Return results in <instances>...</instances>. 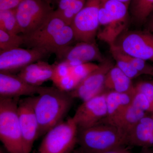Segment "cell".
Segmentation results:
<instances>
[{
    "label": "cell",
    "mask_w": 153,
    "mask_h": 153,
    "mask_svg": "<svg viewBox=\"0 0 153 153\" xmlns=\"http://www.w3.org/2000/svg\"><path fill=\"white\" fill-rule=\"evenodd\" d=\"M74 99L69 92L55 87L41 86L33 96V108L39 124V137L64 120Z\"/></svg>",
    "instance_id": "obj_1"
},
{
    "label": "cell",
    "mask_w": 153,
    "mask_h": 153,
    "mask_svg": "<svg viewBox=\"0 0 153 153\" xmlns=\"http://www.w3.org/2000/svg\"><path fill=\"white\" fill-rule=\"evenodd\" d=\"M77 144L85 153H102L127 145V137L115 126L101 123L78 129Z\"/></svg>",
    "instance_id": "obj_2"
},
{
    "label": "cell",
    "mask_w": 153,
    "mask_h": 153,
    "mask_svg": "<svg viewBox=\"0 0 153 153\" xmlns=\"http://www.w3.org/2000/svg\"><path fill=\"white\" fill-rule=\"evenodd\" d=\"M129 4L117 0H100L99 11L100 25L103 27L97 36L109 47L125 30L128 22Z\"/></svg>",
    "instance_id": "obj_3"
},
{
    "label": "cell",
    "mask_w": 153,
    "mask_h": 153,
    "mask_svg": "<svg viewBox=\"0 0 153 153\" xmlns=\"http://www.w3.org/2000/svg\"><path fill=\"white\" fill-rule=\"evenodd\" d=\"M19 100L0 97V140L10 153H25L18 114Z\"/></svg>",
    "instance_id": "obj_4"
},
{
    "label": "cell",
    "mask_w": 153,
    "mask_h": 153,
    "mask_svg": "<svg viewBox=\"0 0 153 153\" xmlns=\"http://www.w3.org/2000/svg\"><path fill=\"white\" fill-rule=\"evenodd\" d=\"M78 128L72 117L53 127L44 135L39 153H71L77 144Z\"/></svg>",
    "instance_id": "obj_5"
},
{
    "label": "cell",
    "mask_w": 153,
    "mask_h": 153,
    "mask_svg": "<svg viewBox=\"0 0 153 153\" xmlns=\"http://www.w3.org/2000/svg\"><path fill=\"white\" fill-rule=\"evenodd\" d=\"M15 10L21 33L26 35L41 27L54 10L44 0H24Z\"/></svg>",
    "instance_id": "obj_6"
},
{
    "label": "cell",
    "mask_w": 153,
    "mask_h": 153,
    "mask_svg": "<svg viewBox=\"0 0 153 153\" xmlns=\"http://www.w3.org/2000/svg\"><path fill=\"white\" fill-rule=\"evenodd\" d=\"M112 46L126 55L153 62V34L148 30L124 31Z\"/></svg>",
    "instance_id": "obj_7"
},
{
    "label": "cell",
    "mask_w": 153,
    "mask_h": 153,
    "mask_svg": "<svg viewBox=\"0 0 153 153\" xmlns=\"http://www.w3.org/2000/svg\"><path fill=\"white\" fill-rule=\"evenodd\" d=\"M100 0H87L85 6L74 17L71 25L75 41L94 42L99 27V11Z\"/></svg>",
    "instance_id": "obj_8"
},
{
    "label": "cell",
    "mask_w": 153,
    "mask_h": 153,
    "mask_svg": "<svg viewBox=\"0 0 153 153\" xmlns=\"http://www.w3.org/2000/svg\"><path fill=\"white\" fill-rule=\"evenodd\" d=\"M49 54L44 49L37 48L0 50V72H19L31 63L43 60Z\"/></svg>",
    "instance_id": "obj_9"
},
{
    "label": "cell",
    "mask_w": 153,
    "mask_h": 153,
    "mask_svg": "<svg viewBox=\"0 0 153 153\" xmlns=\"http://www.w3.org/2000/svg\"><path fill=\"white\" fill-rule=\"evenodd\" d=\"M106 91L82 102L77 108L72 118L78 129L86 128L101 123L106 118Z\"/></svg>",
    "instance_id": "obj_10"
},
{
    "label": "cell",
    "mask_w": 153,
    "mask_h": 153,
    "mask_svg": "<svg viewBox=\"0 0 153 153\" xmlns=\"http://www.w3.org/2000/svg\"><path fill=\"white\" fill-rule=\"evenodd\" d=\"M114 65L111 60L105 59L69 93L74 99H79L83 102L104 92L107 74Z\"/></svg>",
    "instance_id": "obj_11"
},
{
    "label": "cell",
    "mask_w": 153,
    "mask_h": 153,
    "mask_svg": "<svg viewBox=\"0 0 153 153\" xmlns=\"http://www.w3.org/2000/svg\"><path fill=\"white\" fill-rule=\"evenodd\" d=\"M18 114L25 153H30L39 138V124L33 108V96L19 100Z\"/></svg>",
    "instance_id": "obj_12"
},
{
    "label": "cell",
    "mask_w": 153,
    "mask_h": 153,
    "mask_svg": "<svg viewBox=\"0 0 153 153\" xmlns=\"http://www.w3.org/2000/svg\"><path fill=\"white\" fill-rule=\"evenodd\" d=\"M58 63H67L71 66L90 63L103 62L105 60L95 42H78L69 46L56 56Z\"/></svg>",
    "instance_id": "obj_13"
},
{
    "label": "cell",
    "mask_w": 153,
    "mask_h": 153,
    "mask_svg": "<svg viewBox=\"0 0 153 153\" xmlns=\"http://www.w3.org/2000/svg\"><path fill=\"white\" fill-rule=\"evenodd\" d=\"M66 25L56 10H54L41 27L30 34L22 35L24 44L30 48L42 49Z\"/></svg>",
    "instance_id": "obj_14"
},
{
    "label": "cell",
    "mask_w": 153,
    "mask_h": 153,
    "mask_svg": "<svg viewBox=\"0 0 153 153\" xmlns=\"http://www.w3.org/2000/svg\"><path fill=\"white\" fill-rule=\"evenodd\" d=\"M41 86L30 85L18 75L0 72V97L18 98L32 97L39 93Z\"/></svg>",
    "instance_id": "obj_15"
},
{
    "label": "cell",
    "mask_w": 153,
    "mask_h": 153,
    "mask_svg": "<svg viewBox=\"0 0 153 153\" xmlns=\"http://www.w3.org/2000/svg\"><path fill=\"white\" fill-rule=\"evenodd\" d=\"M55 66V64L40 60L22 68L17 75L30 85L40 86L46 81L52 80Z\"/></svg>",
    "instance_id": "obj_16"
},
{
    "label": "cell",
    "mask_w": 153,
    "mask_h": 153,
    "mask_svg": "<svg viewBox=\"0 0 153 153\" xmlns=\"http://www.w3.org/2000/svg\"><path fill=\"white\" fill-rule=\"evenodd\" d=\"M127 145L142 148H153V117L142 118L127 136Z\"/></svg>",
    "instance_id": "obj_17"
},
{
    "label": "cell",
    "mask_w": 153,
    "mask_h": 153,
    "mask_svg": "<svg viewBox=\"0 0 153 153\" xmlns=\"http://www.w3.org/2000/svg\"><path fill=\"white\" fill-rule=\"evenodd\" d=\"M134 94L106 91L107 114L102 123L111 124L132 104Z\"/></svg>",
    "instance_id": "obj_18"
},
{
    "label": "cell",
    "mask_w": 153,
    "mask_h": 153,
    "mask_svg": "<svg viewBox=\"0 0 153 153\" xmlns=\"http://www.w3.org/2000/svg\"><path fill=\"white\" fill-rule=\"evenodd\" d=\"M105 88L121 93L134 94L135 85L132 79L127 76L116 65L110 69L107 74L104 83Z\"/></svg>",
    "instance_id": "obj_19"
},
{
    "label": "cell",
    "mask_w": 153,
    "mask_h": 153,
    "mask_svg": "<svg viewBox=\"0 0 153 153\" xmlns=\"http://www.w3.org/2000/svg\"><path fill=\"white\" fill-rule=\"evenodd\" d=\"M147 113L132 104L111 125L116 127L126 136Z\"/></svg>",
    "instance_id": "obj_20"
},
{
    "label": "cell",
    "mask_w": 153,
    "mask_h": 153,
    "mask_svg": "<svg viewBox=\"0 0 153 153\" xmlns=\"http://www.w3.org/2000/svg\"><path fill=\"white\" fill-rule=\"evenodd\" d=\"M129 6L134 21L142 25L153 12V0H131Z\"/></svg>",
    "instance_id": "obj_21"
},
{
    "label": "cell",
    "mask_w": 153,
    "mask_h": 153,
    "mask_svg": "<svg viewBox=\"0 0 153 153\" xmlns=\"http://www.w3.org/2000/svg\"><path fill=\"white\" fill-rule=\"evenodd\" d=\"M0 30L12 34L21 33L15 9L0 10Z\"/></svg>",
    "instance_id": "obj_22"
},
{
    "label": "cell",
    "mask_w": 153,
    "mask_h": 153,
    "mask_svg": "<svg viewBox=\"0 0 153 153\" xmlns=\"http://www.w3.org/2000/svg\"><path fill=\"white\" fill-rule=\"evenodd\" d=\"M110 49L111 55L115 60L116 65L130 79H134L142 75L129 62L123 57L119 50L113 46L110 47Z\"/></svg>",
    "instance_id": "obj_23"
},
{
    "label": "cell",
    "mask_w": 153,
    "mask_h": 153,
    "mask_svg": "<svg viewBox=\"0 0 153 153\" xmlns=\"http://www.w3.org/2000/svg\"><path fill=\"white\" fill-rule=\"evenodd\" d=\"M24 44L22 35L12 34L0 30V50L6 51L20 47Z\"/></svg>",
    "instance_id": "obj_24"
},
{
    "label": "cell",
    "mask_w": 153,
    "mask_h": 153,
    "mask_svg": "<svg viewBox=\"0 0 153 153\" xmlns=\"http://www.w3.org/2000/svg\"><path fill=\"white\" fill-rule=\"evenodd\" d=\"M87 0H75L63 10L56 12L60 15L66 25H70L75 16L85 6Z\"/></svg>",
    "instance_id": "obj_25"
},
{
    "label": "cell",
    "mask_w": 153,
    "mask_h": 153,
    "mask_svg": "<svg viewBox=\"0 0 153 153\" xmlns=\"http://www.w3.org/2000/svg\"><path fill=\"white\" fill-rule=\"evenodd\" d=\"M120 52L123 57L129 62L141 75L153 76V66L148 63L146 61L137 57H132Z\"/></svg>",
    "instance_id": "obj_26"
},
{
    "label": "cell",
    "mask_w": 153,
    "mask_h": 153,
    "mask_svg": "<svg viewBox=\"0 0 153 153\" xmlns=\"http://www.w3.org/2000/svg\"><path fill=\"white\" fill-rule=\"evenodd\" d=\"M136 91L144 94L147 97L151 107L150 115L153 117V80L140 81L135 85Z\"/></svg>",
    "instance_id": "obj_27"
},
{
    "label": "cell",
    "mask_w": 153,
    "mask_h": 153,
    "mask_svg": "<svg viewBox=\"0 0 153 153\" xmlns=\"http://www.w3.org/2000/svg\"><path fill=\"white\" fill-rule=\"evenodd\" d=\"M24 0H0V10H15Z\"/></svg>",
    "instance_id": "obj_28"
},
{
    "label": "cell",
    "mask_w": 153,
    "mask_h": 153,
    "mask_svg": "<svg viewBox=\"0 0 153 153\" xmlns=\"http://www.w3.org/2000/svg\"><path fill=\"white\" fill-rule=\"evenodd\" d=\"M75 0H60L57 4L56 10L61 11L66 8Z\"/></svg>",
    "instance_id": "obj_29"
},
{
    "label": "cell",
    "mask_w": 153,
    "mask_h": 153,
    "mask_svg": "<svg viewBox=\"0 0 153 153\" xmlns=\"http://www.w3.org/2000/svg\"><path fill=\"white\" fill-rule=\"evenodd\" d=\"M102 153H131L125 146L120 147Z\"/></svg>",
    "instance_id": "obj_30"
},
{
    "label": "cell",
    "mask_w": 153,
    "mask_h": 153,
    "mask_svg": "<svg viewBox=\"0 0 153 153\" xmlns=\"http://www.w3.org/2000/svg\"><path fill=\"white\" fill-rule=\"evenodd\" d=\"M148 31L153 34V16L149 21L148 24Z\"/></svg>",
    "instance_id": "obj_31"
},
{
    "label": "cell",
    "mask_w": 153,
    "mask_h": 153,
    "mask_svg": "<svg viewBox=\"0 0 153 153\" xmlns=\"http://www.w3.org/2000/svg\"><path fill=\"white\" fill-rule=\"evenodd\" d=\"M140 153H153V148H142Z\"/></svg>",
    "instance_id": "obj_32"
},
{
    "label": "cell",
    "mask_w": 153,
    "mask_h": 153,
    "mask_svg": "<svg viewBox=\"0 0 153 153\" xmlns=\"http://www.w3.org/2000/svg\"><path fill=\"white\" fill-rule=\"evenodd\" d=\"M44 1L51 5L54 4H57V5L60 0H44Z\"/></svg>",
    "instance_id": "obj_33"
},
{
    "label": "cell",
    "mask_w": 153,
    "mask_h": 153,
    "mask_svg": "<svg viewBox=\"0 0 153 153\" xmlns=\"http://www.w3.org/2000/svg\"><path fill=\"white\" fill-rule=\"evenodd\" d=\"M71 153H85L80 147L74 149Z\"/></svg>",
    "instance_id": "obj_34"
},
{
    "label": "cell",
    "mask_w": 153,
    "mask_h": 153,
    "mask_svg": "<svg viewBox=\"0 0 153 153\" xmlns=\"http://www.w3.org/2000/svg\"><path fill=\"white\" fill-rule=\"evenodd\" d=\"M117 1L122 2L123 3H126V4H129L131 0H117Z\"/></svg>",
    "instance_id": "obj_35"
}]
</instances>
